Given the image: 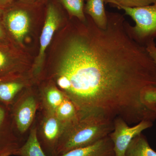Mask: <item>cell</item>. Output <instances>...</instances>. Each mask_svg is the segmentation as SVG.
Wrapping results in <instances>:
<instances>
[{
    "mask_svg": "<svg viewBox=\"0 0 156 156\" xmlns=\"http://www.w3.org/2000/svg\"><path fill=\"white\" fill-rule=\"evenodd\" d=\"M107 15L104 29L87 15L85 22L67 20L50 44L42 79L53 82L79 114L100 112L128 125L153 121L144 100L156 88V65L128 33L124 16Z\"/></svg>",
    "mask_w": 156,
    "mask_h": 156,
    "instance_id": "obj_1",
    "label": "cell"
},
{
    "mask_svg": "<svg viewBox=\"0 0 156 156\" xmlns=\"http://www.w3.org/2000/svg\"><path fill=\"white\" fill-rule=\"evenodd\" d=\"M114 120L100 112H92L68 123L59 138L53 156L85 147L108 136L114 129Z\"/></svg>",
    "mask_w": 156,
    "mask_h": 156,
    "instance_id": "obj_2",
    "label": "cell"
},
{
    "mask_svg": "<svg viewBox=\"0 0 156 156\" xmlns=\"http://www.w3.org/2000/svg\"><path fill=\"white\" fill-rule=\"evenodd\" d=\"M111 6L122 10L126 15L131 17L135 22L131 26L127 21L126 27L128 33L135 41L145 46L156 38V1L142 7L129 8L115 3Z\"/></svg>",
    "mask_w": 156,
    "mask_h": 156,
    "instance_id": "obj_3",
    "label": "cell"
},
{
    "mask_svg": "<svg viewBox=\"0 0 156 156\" xmlns=\"http://www.w3.org/2000/svg\"><path fill=\"white\" fill-rule=\"evenodd\" d=\"M40 108L37 84L25 89L10 108L14 131L20 138L29 133Z\"/></svg>",
    "mask_w": 156,
    "mask_h": 156,
    "instance_id": "obj_4",
    "label": "cell"
},
{
    "mask_svg": "<svg viewBox=\"0 0 156 156\" xmlns=\"http://www.w3.org/2000/svg\"><path fill=\"white\" fill-rule=\"evenodd\" d=\"M34 60L23 48L13 42H0V80L13 76L34 77Z\"/></svg>",
    "mask_w": 156,
    "mask_h": 156,
    "instance_id": "obj_5",
    "label": "cell"
},
{
    "mask_svg": "<svg viewBox=\"0 0 156 156\" xmlns=\"http://www.w3.org/2000/svg\"><path fill=\"white\" fill-rule=\"evenodd\" d=\"M67 20L63 22L61 14L55 5L53 4L48 5L44 23L40 37L39 52L34 60L33 68V75L37 83L43 72L47 49L51 44L58 28L64 25Z\"/></svg>",
    "mask_w": 156,
    "mask_h": 156,
    "instance_id": "obj_6",
    "label": "cell"
},
{
    "mask_svg": "<svg viewBox=\"0 0 156 156\" xmlns=\"http://www.w3.org/2000/svg\"><path fill=\"white\" fill-rule=\"evenodd\" d=\"M39 111L36 125L37 136L46 154L53 156L57 143L67 124L60 121L54 113Z\"/></svg>",
    "mask_w": 156,
    "mask_h": 156,
    "instance_id": "obj_7",
    "label": "cell"
},
{
    "mask_svg": "<svg viewBox=\"0 0 156 156\" xmlns=\"http://www.w3.org/2000/svg\"><path fill=\"white\" fill-rule=\"evenodd\" d=\"M3 22L11 41L24 49V41L30 32L33 24L29 12L20 7L5 8Z\"/></svg>",
    "mask_w": 156,
    "mask_h": 156,
    "instance_id": "obj_8",
    "label": "cell"
},
{
    "mask_svg": "<svg viewBox=\"0 0 156 156\" xmlns=\"http://www.w3.org/2000/svg\"><path fill=\"white\" fill-rule=\"evenodd\" d=\"M153 126L152 122L143 121L130 127L122 118H115L114 121L113 130L109 135L113 144L115 156H125L132 140Z\"/></svg>",
    "mask_w": 156,
    "mask_h": 156,
    "instance_id": "obj_9",
    "label": "cell"
},
{
    "mask_svg": "<svg viewBox=\"0 0 156 156\" xmlns=\"http://www.w3.org/2000/svg\"><path fill=\"white\" fill-rule=\"evenodd\" d=\"M13 126L10 108L0 103V156L14 155L23 144Z\"/></svg>",
    "mask_w": 156,
    "mask_h": 156,
    "instance_id": "obj_10",
    "label": "cell"
},
{
    "mask_svg": "<svg viewBox=\"0 0 156 156\" xmlns=\"http://www.w3.org/2000/svg\"><path fill=\"white\" fill-rule=\"evenodd\" d=\"M37 83L32 76H13L0 80V103L10 108L25 89Z\"/></svg>",
    "mask_w": 156,
    "mask_h": 156,
    "instance_id": "obj_11",
    "label": "cell"
},
{
    "mask_svg": "<svg viewBox=\"0 0 156 156\" xmlns=\"http://www.w3.org/2000/svg\"><path fill=\"white\" fill-rule=\"evenodd\" d=\"M37 84L40 100L39 110L55 113L66 96L51 81L41 80Z\"/></svg>",
    "mask_w": 156,
    "mask_h": 156,
    "instance_id": "obj_12",
    "label": "cell"
},
{
    "mask_svg": "<svg viewBox=\"0 0 156 156\" xmlns=\"http://www.w3.org/2000/svg\"><path fill=\"white\" fill-rule=\"evenodd\" d=\"M57 156H115V154L113 144L108 135L91 145Z\"/></svg>",
    "mask_w": 156,
    "mask_h": 156,
    "instance_id": "obj_13",
    "label": "cell"
},
{
    "mask_svg": "<svg viewBox=\"0 0 156 156\" xmlns=\"http://www.w3.org/2000/svg\"><path fill=\"white\" fill-rule=\"evenodd\" d=\"M105 0H87L84 12L99 28L105 29L108 24L107 11L105 9Z\"/></svg>",
    "mask_w": 156,
    "mask_h": 156,
    "instance_id": "obj_14",
    "label": "cell"
},
{
    "mask_svg": "<svg viewBox=\"0 0 156 156\" xmlns=\"http://www.w3.org/2000/svg\"><path fill=\"white\" fill-rule=\"evenodd\" d=\"M14 155L48 156L42 148L38 139L36 125L35 123L31 128L27 139L17 150Z\"/></svg>",
    "mask_w": 156,
    "mask_h": 156,
    "instance_id": "obj_15",
    "label": "cell"
},
{
    "mask_svg": "<svg viewBox=\"0 0 156 156\" xmlns=\"http://www.w3.org/2000/svg\"><path fill=\"white\" fill-rule=\"evenodd\" d=\"M125 156H156V152L151 147L146 137L141 133L132 140Z\"/></svg>",
    "mask_w": 156,
    "mask_h": 156,
    "instance_id": "obj_16",
    "label": "cell"
},
{
    "mask_svg": "<svg viewBox=\"0 0 156 156\" xmlns=\"http://www.w3.org/2000/svg\"><path fill=\"white\" fill-rule=\"evenodd\" d=\"M55 114L60 121L68 124L77 117L78 112L75 105L66 96L56 109Z\"/></svg>",
    "mask_w": 156,
    "mask_h": 156,
    "instance_id": "obj_17",
    "label": "cell"
},
{
    "mask_svg": "<svg viewBox=\"0 0 156 156\" xmlns=\"http://www.w3.org/2000/svg\"><path fill=\"white\" fill-rule=\"evenodd\" d=\"M85 0H59L62 5L67 11L69 18H76L82 22L87 20L84 12Z\"/></svg>",
    "mask_w": 156,
    "mask_h": 156,
    "instance_id": "obj_18",
    "label": "cell"
},
{
    "mask_svg": "<svg viewBox=\"0 0 156 156\" xmlns=\"http://www.w3.org/2000/svg\"><path fill=\"white\" fill-rule=\"evenodd\" d=\"M156 0H105V4L115 3L129 8H136L148 5L155 2Z\"/></svg>",
    "mask_w": 156,
    "mask_h": 156,
    "instance_id": "obj_19",
    "label": "cell"
},
{
    "mask_svg": "<svg viewBox=\"0 0 156 156\" xmlns=\"http://www.w3.org/2000/svg\"><path fill=\"white\" fill-rule=\"evenodd\" d=\"M4 12V9L0 8V42H13L8 35L4 26L3 22Z\"/></svg>",
    "mask_w": 156,
    "mask_h": 156,
    "instance_id": "obj_20",
    "label": "cell"
},
{
    "mask_svg": "<svg viewBox=\"0 0 156 156\" xmlns=\"http://www.w3.org/2000/svg\"><path fill=\"white\" fill-rule=\"evenodd\" d=\"M148 53L153 59L156 65V45L154 41H152L148 43L145 46Z\"/></svg>",
    "mask_w": 156,
    "mask_h": 156,
    "instance_id": "obj_21",
    "label": "cell"
},
{
    "mask_svg": "<svg viewBox=\"0 0 156 156\" xmlns=\"http://www.w3.org/2000/svg\"><path fill=\"white\" fill-rule=\"evenodd\" d=\"M14 0H0V8L5 9L10 5Z\"/></svg>",
    "mask_w": 156,
    "mask_h": 156,
    "instance_id": "obj_22",
    "label": "cell"
},
{
    "mask_svg": "<svg viewBox=\"0 0 156 156\" xmlns=\"http://www.w3.org/2000/svg\"><path fill=\"white\" fill-rule=\"evenodd\" d=\"M21 3L24 5H34L38 0H20Z\"/></svg>",
    "mask_w": 156,
    "mask_h": 156,
    "instance_id": "obj_23",
    "label": "cell"
},
{
    "mask_svg": "<svg viewBox=\"0 0 156 156\" xmlns=\"http://www.w3.org/2000/svg\"><path fill=\"white\" fill-rule=\"evenodd\" d=\"M47 1V0H38L34 5L36 6L41 5L42 4H44Z\"/></svg>",
    "mask_w": 156,
    "mask_h": 156,
    "instance_id": "obj_24",
    "label": "cell"
}]
</instances>
